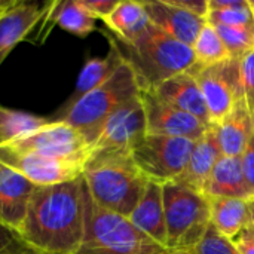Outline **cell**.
Returning <instances> with one entry per match:
<instances>
[{"label": "cell", "mask_w": 254, "mask_h": 254, "mask_svg": "<svg viewBox=\"0 0 254 254\" xmlns=\"http://www.w3.org/2000/svg\"><path fill=\"white\" fill-rule=\"evenodd\" d=\"M27 254H37L36 252H30V253H27Z\"/></svg>", "instance_id": "cell-38"}, {"label": "cell", "mask_w": 254, "mask_h": 254, "mask_svg": "<svg viewBox=\"0 0 254 254\" xmlns=\"http://www.w3.org/2000/svg\"><path fill=\"white\" fill-rule=\"evenodd\" d=\"M51 118L0 106V144L13 143L48 125Z\"/></svg>", "instance_id": "cell-26"}, {"label": "cell", "mask_w": 254, "mask_h": 254, "mask_svg": "<svg viewBox=\"0 0 254 254\" xmlns=\"http://www.w3.org/2000/svg\"><path fill=\"white\" fill-rule=\"evenodd\" d=\"M140 98L146 113L147 134L179 137L196 141L210 128L198 118L162 101L153 92L140 91Z\"/></svg>", "instance_id": "cell-12"}, {"label": "cell", "mask_w": 254, "mask_h": 254, "mask_svg": "<svg viewBox=\"0 0 254 254\" xmlns=\"http://www.w3.org/2000/svg\"><path fill=\"white\" fill-rule=\"evenodd\" d=\"M243 100L254 119V51L241 60Z\"/></svg>", "instance_id": "cell-30"}, {"label": "cell", "mask_w": 254, "mask_h": 254, "mask_svg": "<svg viewBox=\"0 0 254 254\" xmlns=\"http://www.w3.org/2000/svg\"><path fill=\"white\" fill-rule=\"evenodd\" d=\"M30 252L34 250L22 241L19 234L0 222V254H27Z\"/></svg>", "instance_id": "cell-31"}, {"label": "cell", "mask_w": 254, "mask_h": 254, "mask_svg": "<svg viewBox=\"0 0 254 254\" xmlns=\"http://www.w3.org/2000/svg\"><path fill=\"white\" fill-rule=\"evenodd\" d=\"M137 95H140L137 79L131 67L124 61L106 82L76 103L61 107L51 116V121L67 122L94 146L106 121Z\"/></svg>", "instance_id": "cell-4"}, {"label": "cell", "mask_w": 254, "mask_h": 254, "mask_svg": "<svg viewBox=\"0 0 254 254\" xmlns=\"http://www.w3.org/2000/svg\"><path fill=\"white\" fill-rule=\"evenodd\" d=\"M195 143L188 138L147 134L134 147L131 156L149 182L162 186L179 179L186 168Z\"/></svg>", "instance_id": "cell-7"}, {"label": "cell", "mask_w": 254, "mask_h": 254, "mask_svg": "<svg viewBox=\"0 0 254 254\" xmlns=\"http://www.w3.org/2000/svg\"><path fill=\"white\" fill-rule=\"evenodd\" d=\"M192 51H193L195 63L202 67L214 65L231 58L216 27L208 21L201 28L195 43L192 45Z\"/></svg>", "instance_id": "cell-27"}, {"label": "cell", "mask_w": 254, "mask_h": 254, "mask_svg": "<svg viewBox=\"0 0 254 254\" xmlns=\"http://www.w3.org/2000/svg\"><path fill=\"white\" fill-rule=\"evenodd\" d=\"M213 128L222 155L229 158H240L254 132V119L246 107L244 100L240 101L234 110L217 125H213Z\"/></svg>", "instance_id": "cell-20"}, {"label": "cell", "mask_w": 254, "mask_h": 254, "mask_svg": "<svg viewBox=\"0 0 254 254\" xmlns=\"http://www.w3.org/2000/svg\"><path fill=\"white\" fill-rule=\"evenodd\" d=\"M210 202V225L229 241H235L252 226L250 201L235 198H214Z\"/></svg>", "instance_id": "cell-21"}, {"label": "cell", "mask_w": 254, "mask_h": 254, "mask_svg": "<svg viewBox=\"0 0 254 254\" xmlns=\"http://www.w3.org/2000/svg\"><path fill=\"white\" fill-rule=\"evenodd\" d=\"M51 1H18L0 12V65L15 46L28 40L49 9Z\"/></svg>", "instance_id": "cell-13"}, {"label": "cell", "mask_w": 254, "mask_h": 254, "mask_svg": "<svg viewBox=\"0 0 254 254\" xmlns=\"http://www.w3.org/2000/svg\"><path fill=\"white\" fill-rule=\"evenodd\" d=\"M189 71L199 83L211 125H217L240 101H243L241 60L229 58L208 67H202L195 63Z\"/></svg>", "instance_id": "cell-8"}, {"label": "cell", "mask_w": 254, "mask_h": 254, "mask_svg": "<svg viewBox=\"0 0 254 254\" xmlns=\"http://www.w3.org/2000/svg\"><path fill=\"white\" fill-rule=\"evenodd\" d=\"M193 254H240L235 244L222 237L211 225L201 240V243L192 252Z\"/></svg>", "instance_id": "cell-29"}, {"label": "cell", "mask_w": 254, "mask_h": 254, "mask_svg": "<svg viewBox=\"0 0 254 254\" xmlns=\"http://www.w3.org/2000/svg\"><path fill=\"white\" fill-rule=\"evenodd\" d=\"M13 3V0H0V10H4L7 6H10Z\"/></svg>", "instance_id": "cell-36"}, {"label": "cell", "mask_w": 254, "mask_h": 254, "mask_svg": "<svg viewBox=\"0 0 254 254\" xmlns=\"http://www.w3.org/2000/svg\"><path fill=\"white\" fill-rule=\"evenodd\" d=\"M147 135L146 113L140 95L121 106L103 125L94 152L129 153ZM92 152V153H94Z\"/></svg>", "instance_id": "cell-10"}, {"label": "cell", "mask_w": 254, "mask_h": 254, "mask_svg": "<svg viewBox=\"0 0 254 254\" xmlns=\"http://www.w3.org/2000/svg\"><path fill=\"white\" fill-rule=\"evenodd\" d=\"M204 196L208 199L214 198H235L253 201L252 190L247 185L241 158L222 156L216 164L213 173L210 174L205 188Z\"/></svg>", "instance_id": "cell-18"}, {"label": "cell", "mask_w": 254, "mask_h": 254, "mask_svg": "<svg viewBox=\"0 0 254 254\" xmlns=\"http://www.w3.org/2000/svg\"><path fill=\"white\" fill-rule=\"evenodd\" d=\"M52 21L55 25L77 37H86L97 28V19L80 4L79 0H55Z\"/></svg>", "instance_id": "cell-24"}, {"label": "cell", "mask_w": 254, "mask_h": 254, "mask_svg": "<svg viewBox=\"0 0 254 254\" xmlns=\"http://www.w3.org/2000/svg\"><path fill=\"white\" fill-rule=\"evenodd\" d=\"M82 179L98 207L127 219L149 183L129 153L110 152H94L83 168Z\"/></svg>", "instance_id": "cell-3"}, {"label": "cell", "mask_w": 254, "mask_h": 254, "mask_svg": "<svg viewBox=\"0 0 254 254\" xmlns=\"http://www.w3.org/2000/svg\"><path fill=\"white\" fill-rule=\"evenodd\" d=\"M250 213H252V225L254 228V199L250 201Z\"/></svg>", "instance_id": "cell-37"}, {"label": "cell", "mask_w": 254, "mask_h": 254, "mask_svg": "<svg viewBox=\"0 0 254 254\" xmlns=\"http://www.w3.org/2000/svg\"><path fill=\"white\" fill-rule=\"evenodd\" d=\"M149 92H153L162 101L198 118L201 122L211 127L210 113L202 91L199 88L196 77L190 71L180 73Z\"/></svg>", "instance_id": "cell-16"}, {"label": "cell", "mask_w": 254, "mask_h": 254, "mask_svg": "<svg viewBox=\"0 0 254 254\" xmlns=\"http://www.w3.org/2000/svg\"><path fill=\"white\" fill-rule=\"evenodd\" d=\"M237 250L240 254H254V228L253 225L249 226L235 241Z\"/></svg>", "instance_id": "cell-35"}, {"label": "cell", "mask_w": 254, "mask_h": 254, "mask_svg": "<svg viewBox=\"0 0 254 254\" xmlns=\"http://www.w3.org/2000/svg\"><path fill=\"white\" fill-rule=\"evenodd\" d=\"M122 63H124V60H122L118 48L113 43H110V49L106 57L89 58L83 64V67L79 73V77L76 80V86H74L71 95L61 107H67V106L76 103L79 98H82L83 95H86L88 92H91L92 89L100 86L118 70V67Z\"/></svg>", "instance_id": "cell-23"}, {"label": "cell", "mask_w": 254, "mask_h": 254, "mask_svg": "<svg viewBox=\"0 0 254 254\" xmlns=\"http://www.w3.org/2000/svg\"><path fill=\"white\" fill-rule=\"evenodd\" d=\"M222 156L223 155L214 128L211 125L208 131L199 140H196L190 158L186 164V168L176 182L196 193L204 195L205 183Z\"/></svg>", "instance_id": "cell-17"}, {"label": "cell", "mask_w": 254, "mask_h": 254, "mask_svg": "<svg viewBox=\"0 0 254 254\" xmlns=\"http://www.w3.org/2000/svg\"><path fill=\"white\" fill-rule=\"evenodd\" d=\"M231 58L243 60L254 51V28L214 25Z\"/></svg>", "instance_id": "cell-28"}, {"label": "cell", "mask_w": 254, "mask_h": 254, "mask_svg": "<svg viewBox=\"0 0 254 254\" xmlns=\"http://www.w3.org/2000/svg\"><path fill=\"white\" fill-rule=\"evenodd\" d=\"M0 12H1V10H0Z\"/></svg>", "instance_id": "cell-40"}, {"label": "cell", "mask_w": 254, "mask_h": 254, "mask_svg": "<svg viewBox=\"0 0 254 254\" xmlns=\"http://www.w3.org/2000/svg\"><path fill=\"white\" fill-rule=\"evenodd\" d=\"M241 158V164H243V171L247 180V185L252 190V195L254 198V132L247 144V147L244 149Z\"/></svg>", "instance_id": "cell-33"}, {"label": "cell", "mask_w": 254, "mask_h": 254, "mask_svg": "<svg viewBox=\"0 0 254 254\" xmlns=\"http://www.w3.org/2000/svg\"><path fill=\"white\" fill-rule=\"evenodd\" d=\"M0 162L18 171L34 186H52L71 182L83 173V167L80 165L51 159L9 144H0Z\"/></svg>", "instance_id": "cell-11"}, {"label": "cell", "mask_w": 254, "mask_h": 254, "mask_svg": "<svg viewBox=\"0 0 254 254\" xmlns=\"http://www.w3.org/2000/svg\"><path fill=\"white\" fill-rule=\"evenodd\" d=\"M167 247L192 253L210 228V202L177 182L162 185Z\"/></svg>", "instance_id": "cell-6"}, {"label": "cell", "mask_w": 254, "mask_h": 254, "mask_svg": "<svg viewBox=\"0 0 254 254\" xmlns=\"http://www.w3.org/2000/svg\"><path fill=\"white\" fill-rule=\"evenodd\" d=\"M109 40L134 71L140 91H153L195 65L192 46L173 39L153 24L131 43L121 42L112 34Z\"/></svg>", "instance_id": "cell-2"}, {"label": "cell", "mask_w": 254, "mask_h": 254, "mask_svg": "<svg viewBox=\"0 0 254 254\" xmlns=\"http://www.w3.org/2000/svg\"><path fill=\"white\" fill-rule=\"evenodd\" d=\"M7 144L83 168L94 152L92 144L76 128L63 121H51L37 131Z\"/></svg>", "instance_id": "cell-9"}, {"label": "cell", "mask_w": 254, "mask_h": 254, "mask_svg": "<svg viewBox=\"0 0 254 254\" xmlns=\"http://www.w3.org/2000/svg\"><path fill=\"white\" fill-rule=\"evenodd\" d=\"M173 3L188 12L207 19L208 15V0H173Z\"/></svg>", "instance_id": "cell-34"}, {"label": "cell", "mask_w": 254, "mask_h": 254, "mask_svg": "<svg viewBox=\"0 0 254 254\" xmlns=\"http://www.w3.org/2000/svg\"><path fill=\"white\" fill-rule=\"evenodd\" d=\"M207 21L213 25L254 28L252 0H208Z\"/></svg>", "instance_id": "cell-25"}, {"label": "cell", "mask_w": 254, "mask_h": 254, "mask_svg": "<svg viewBox=\"0 0 254 254\" xmlns=\"http://www.w3.org/2000/svg\"><path fill=\"white\" fill-rule=\"evenodd\" d=\"M128 220L153 241L167 247V225L161 185L153 182L147 183L140 202L137 204Z\"/></svg>", "instance_id": "cell-19"}, {"label": "cell", "mask_w": 254, "mask_h": 254, "mask_svg": "<svg viewBox=\"0 0 254 254\" xmlns=\"http://www.w3.org/2000/svg\"><path fill=\"white\" fill-rule=\"evenodd\" d=\"M36 186L0 162V222L18 231L25 219Z\"/></svg>", "instance_id": "cell-15"}, {"label": "cell", "mask_w": 254, "mask_h": 254, "mask_svg": "<svg viewBox=\"0 0 254 254\" xmlns=\"http://www.w3.org/2000/svg\"><path fill=\"white\" fill-rule=\"evenodd\" d=\"M77 254H193L171 250L127 217L98 207L85 188V237Z\"/></svg>", "instance_id": "cell-5"}, {"label": "cell", "mask_w": 254, "mask_h": 254, "mask_svg": "<svg viewBox=\"0 0 254 254\" xmlns=\"http://www.w3.org/2000/svg\"><path fill=\"white\" fill-rule=\"evenodd\" d=\"M79 1L95 19H101V21L106 16H109L119 3V0H79Z\"/></svg>", "instance_id": "cell-32"}, {"label": "cell", "mask_w": 254, "mask_h": 254, "mask_svg": "<svg viewBox=\"0 0 254 254\" xmlns=\"http://www.w3.org/2000/svg\"><path fill=\"white\" fill-rule=\"evenodd\" d=\"M143 3L155 27L188 46L195 43L201 28L207 22L205 18L176 6L173 0H149Z\"/></svg>", "instance_id": "cell-14"}, {"label": "cell", "mask_w": 254, "mask_h": 254, "mask_svg": "<svg viewBox=\"0 0 254 254\" xmlns=\"http://www.w3.org/2000/svg\"><path fill=\"white\" fill-rule=\"evenodd\" d=\"M252 4H253V10H254V1H253V0H252Z\"/></svg>", "instance_id": "cell-39"}, {"label": "cell", "mask_w": 254, "mask_h": 254, "mask_svg": "<svg viewBox=\"0 0 254 254\" xmlns=\"http://www.w3.org/2000/svg\"><path fill=\"white\" fill-rule=\"evenodd\" d=\"M103 22L113 37L125 43L137 40L152 24L144 3L135 0H119L118 6Z\"/></svg>", "instance_id": "cell-22"}, {"label": "cell", "mask_w": 254, "mask_h": 254, "mask_svg": "<svg viewBox=\"0 0 254 254\" xmlns=\"http://www.w3.org/2000/svg\"><path fill=\"white\" fill-rule=\"evenodd\" d=\"M16 232L37 254H77L85 237L82 176L52 186H36Z\"/></svg>", "instance_id": "cell-1"}]
</instances>
